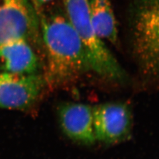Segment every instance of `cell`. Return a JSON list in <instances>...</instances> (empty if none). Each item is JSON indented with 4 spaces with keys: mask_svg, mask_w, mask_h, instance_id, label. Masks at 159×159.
<instances>
[{
    "mask_svg": "<svg viewBox=\"0 0 159 159\" xmlns=\"http://www.w3.org/2000/svg\"><path fill=\"white\" fill-rule=\"evenodd\" d=\"M45 55V85L57 88L91 71L86 50L65 13L38 15Z\"/></svg>",
    "mask_w": 159,
    "mask_h": 159,
    "instance_id": "cell-1",
    "label": "cell"
},
{
    "mask_svg": "<svg viewBox=\"0 0 159 159\" xmlns=\"http://www.w3.org/2000/svg\"><path fill=\"white\" fill-rule=\"evenodd\" d=\"M133 54L144 76L159 80V0H131Z\"/></svg>",
    "mask_w": 159,
    "mask_h": 159,
    "instance_id": "cell-2",
    "label": "cell"
},
{
    "mask_svg": "<svg viewBox=\"0 0 159 159\" xmlns=\"http://www.w3.org/2000/svg\"><path fill=\"white\" fill-rule=\"evenodd\" d=\"M65 14L86 50L91 71L116 82L127 80V74L94 31L89 0H63Z\"/></svg>",
    "mask_w": 159,
    "mask_h": 159,
    "instance_id": "cell-3",
    "label": "cell"
},
{
    "mask_svg": "<svg viewBox=\"0 0 159 159\" xmlns=\"http://www.w3.org/2000/svg\"><path fill=\"white\" fill-rule=\"evenodd\" d=\"M22 37L39 44V19L29 0H0V43Z\"/></svg>",
    "mask_w": 159,
    "mask_h": 159,
    "instance_id": "cell-4",
    "label": "cell"
},
{
    "mask_svg": "<svg viewBox=\"0 0 159 159\" xmlns=\"http://www.w3.org/2000/svg\"><path fill=\"white\" fill-rule=\"evenodd\" d=\"M96 139L107 144L129 137L132 127L130 107L123 102H108L93 107Z\"/></svg>",
    "mask_w": 159,
    "mask_h": 159,
    "instance_id": "cell-5",
    "label": "cell"
},
{
    "mask_svg": "<svg viewBox=\"0 0 159 159\" xmlns=\"http://www.w3.org/2000/svg\"><path fill=\"white\" fill-rule=\"evenodd\" d=\"M45 82L43 75L0 73V108L22 109L31 106L41 94Z\"/></svg>",
    "mask_w": 159,
    "mask_h": 159,
    "instance_id": "cell-6",
    "label": "cell"
},
{
    "mask_svg": "<svg viewBox=\"0 0 159 159\" xmlns=\"http://www.w3.org/2000/svg\"><path fill=\"white\" fill-rule=\"evenodd\" d=\"M58 113L62 131L69 139L84 145L95 143L92 107L80 103H64L58 107Z\"/></svg>",
    "mask_w": 159,
    "mask_h": 159,
    "instance_id": "cell-7",
    "label": "cell"
},
{
    "mask_svg": "<svg viewBox=\"0 0 159 159\" xmlns=\"http://www.w3.org/2000/svg\"><path fill=\"white\" fill-rule=\"evenodd\" d=\"M39 67V59L26 39L13 38L0 43V68L3 72L36 74Z\"/></svg>",
    "mask_w": 159,
    "mask_h": 159,
    "instance_id": "cell-8",
    "label": "cell"
},
{
    "mask_svg": "<svg viewBox=\"0 0 159 159\" xmlns=\"http://www.w3.org/2000/svg\"><path fill=\"white\" fill-rule=\"evenodd\" d=\"M90 19L98 37L116 44L118 39L117 22L110 0H89Z\"/></svg>",
    "mask_w": 159,
    "mask_h": 159,
    "instance_id": "cell-9",
    "label": "cell"
},
{
    "mask_svg": "<svg viewBox=\"0 0 159 159\" xmlns=\"http://www.w3.org/2000/svg\"><path fill=\"white\" fill-rule=\"evenodd\" d=\"M29 1L31 2L37 15H39L44 11V9L48 5L52 3L54 0H29Z\"/></svg>",
    "mask_w": 159,
    "mask_h": 159,
    "instance_id": "cell-10",
    "label": "cell"
}]
</instances>
